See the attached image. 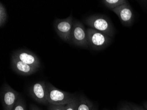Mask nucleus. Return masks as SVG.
I'll list each match as a JSON object with an SVG mask.
<instances>
[{
    "mask_svg": "<svg viewBox=\"0 0 147 110\" xmlns=\"http://www.w3.org/2000/svg\"><path fill=\"white\" fill-rule=\"evenodd\" d=\"M85 24L91 28L102 32L110 37L113 38L115 33V29L110 20L105 16L94 15L86 18Z\"/></svg>",
    "mask_w": 147,
    "mask_h": 110,
    "instance_id": "f257e3e1",
    "label": "nucleus"
},
{
    "mask_svg": "<svg viewBox=\"0 0 147 110\" xmlns=\"http://www.w3.org/2000/svg\"><path fill=\"white\" fill-rule=\"evenodd\" d=\"M46 97L49 104L56 105H68L76 97L74 94L57 88L49 82L46 83Z\"/></svg>",
    "mask_w": 147,
    "mask_h": 110,
    "instance_id": "f03ea898",
    "label": "nucleus"
},
{
    "mask_svg": "<svg viewBox=\"0 0 147 110\" xmlns=\"http://www.w3.org/2000/svg\"><path fill=\"white\" fill-rule=\"evenodd\" d=\"M86 31L88 45L93 49L102 50L111 43V38L102 32L91 28L87 29Z\"/></svg>",
    "mask_w": 147,
    "mask_h": 110,
    "instance_id": "7ed1b4c3",
    "label": "nucleus"
},
{
    "mask_svg": "<svg viewBox=\"0 0 147 110\" xmlns=\"http://www.w3.org/2000/svg\"><path fill=\"white\" fill-rule=\"evenodd\" d=\"M70 42L79 47L89 46L86 30L82 23L76 20L73 21Z\"/></svg>",
    "mask_w": 147,
    "mask_h": 110,
    "instance_id": "20e7f679",
    "label": "nucleus"
},
{
    "mask_svg": "<svg viewBox=\"0 0 147 110\" xmlns=\"http://www.w3.org/2000/svg\"><path fill=\"white\" fill-rule=\"evenodd\" d=\"M73 21V16L71 15L65 19H57L54 22V29L58 35L67 43H70Z\"/></svg>",
    "mask_w": 147,
    "mask_h": 110,
    "instance_id": "39448f33",
    "label": "nucleus"
},
{
    "mask_svg": "<svg viewBox=\"0 0 147 110\" xmlns=\"http://www.w3.org/2000/svg\"><path fill=\"white\" fill-rule=\"evenodd\" d=\"M20 94L7 83H4L1 90V99L4 110H12Z\"/></svg>",
    "mask_w": 147,
    "mask_h": 110,
    "instance_id": "423d86ee",
    "label": "nucleus"
},
{
    "mask_svg": "<svg viewBox=\"0 0 147 110\" xmlns=\"http://www.w3.org/2000/svg\"><path fill=\"white\" fill-rule=\"evenodd\" d=\"M111 11L118 16L123 25L130 26L133 24L134 21V14L129 2Z\"/></svg>",
    "mask_w": 147,
    "mask_h": 110,
    "instance_id": "0eeeda50",
    "label": "nucleus"
},
{
    "mask_svg": "<svg viewBox=\"0 0 147 110\" xmlns=\"http://www.w3.org/2000/svg\"><path fill=\"white\" fill-rule=\"evenodd\" d=\"M29 93L31 97L37 102L43 105L49 104L46 97V83L40 81L34 83L30 87Z\"/></svg>",
    "mask_w": 147,
    "mask_h": 110,
    "instance_id": "6e6552de",
    "label": "nucleus"
},
{
    "mask_svg": "<svg viewBox=\"0 0 147 110\" xmlns=\"http://www.w3.org/2000/svg\"><path fill=\"white\" fill-rule=\"evenodd\" d=\"M12 56L23 62L30 66L39 68L41 67L40 61L35 54L29 50L21 49L16 50Z\"/></svg>",
    "mask_w": 147,
    "mask_h": 110,
    "instance_id": "1a4fd4ad",
    "label": "nucleus"
},
{
    "mask_svg": "<svg viewBox=\"0 0 147 110\" xmlns=\"http://www.w3.org/2000/svg\"><path fill=\"white\" fill-rule=\"evenodd\" d=\"M11 67L16 72L24 76H28L35 73L39 69L26 64L13 56L11 58Z\"/></svg>",
    "mask_w": 147,
    "mask_h": 110,
    "instance_id": "9d476101",
    "label": "nucleus"
},
{
    "mask_svg": "<svg viewBox=\"0 0 147 110\" xmlns=\"http://www.w3.org/2000/svg\"><path fill=\"white\" fill-rule=\"evenodd\" d=\"M93 107V103L85 96L78 98L77 110H92Z\"/></svg>",
    "mask_w": 147,
    "mask_h": 110,
    "instance_id": "9b49d317",
    "label": "nucleus"
},
{
    "mask_svg": "<svg viewBox=\"0 0 147 110\" xmlns=\"http://www.w3.org/2000/svg\"><path fill=\"white\" fill-rule=\"evenodd\" d=\"M101 1L105 6L111 10L128 2V1L125 0H103Z\"/></svg>",
    "mask_w": 147,
    "mask_h": 110,
    "instance_id": "f8f14e48",
    "label": "nucleus"
},
{
    "mask_svg": "<svg viewBox=\"0 0 147 110\" xmlns=\"http://www.w3.org/2000/svg\"><path fill=\"white\" fill-rule=\"evenodd\" d=\"M8 18L6 9L1 2L0 3V26L2 27L5 24Z\"/></svg>",
    "mask_w": 147,
    "mask_h": 110,
    "instance_id": "ddd939ff",
    "label": "nucleus"
},
{
    "mask_svg": "<svg viewBox=\"0 0 147 110\" xmlns=\"http://www.w3.org/2000/svg\"><path fill=\"white\" fill-rule=\"evenodd\" d=\"M12 110H26L25 102L20 95Z\"/></svg>",
    "mask_w": 147,
    "mask_h": 110,
    "instance_id": "4468645a",
    "label": "nucleus"
},
{
    "mask_svg": "<svg viewBox=\"0 0 147 110\" xmlns=\"http://www.w3.org/2000/svg\"><path fill=\"white\" fill-rule=\"evenodd\" d=\"M78 101V98L77 97H76L73 101L66 105L65 110H77Z\"/></svg>",
    "mask_w": 147,
    "mask_h": 110,
    "instance_id": "2eb2a0df",
    "label": "nucleus"
},
{
    "mask_svg": "<svg viewBox=\"0 0 147 110\" xmlns=\"http://www.w3.org/2000/svg\"><path fill=\"white\" fill-rule=\"evenodd\" d=\"M67 105H50L48 110H65Z\"/></svg>",
    "mask_w": 147,
    "mask_h": 110,
    "instance_id": "dca6fc26",
    "label": "nucleus"
},
{
    "mask_svg": "<svg viewBox=\"0 0 147 110\" xmlns=\"http://www.w3.org/2000/svg\"><path fill=\"white\" fill-rule=\"evenodd\" d=\"M132 110H147L143 108L142 107L139 106L137 105H134V104H129Z\"/></svg>",
    "mask_w": 147,
    "mask_h": 110,
    "instance_id": "f3484780",
    "label": "nucleus"
},
{
    "mask_svg": "<svg viewBox=\"0 0 147 110\" xmlns=\"http://www.w3.org/2000/svg\"><path fill=\"white\" fill-rule=\"evenodd\" d=\"M119 110H132V109L129 106V104H126L123 105Z\"/></svg>",
    "mask_w": 147,
    "mask_h": 110,
    "instance_id": "a211bd4d",
    "label": "nucleus"
},
{
    "mask_svg": "<svg viewBox=\"0 0 147 110\" xmlns=\"http://www.w3.org/2000/svg\"><path fill=\"white\" fill-rule=\"evenodd\" d=\"M30 110H41V109L39 108L37 106L34 105H30Z\"/></svg>",
    "mask_w": 147,
    "mask_h": 110,
    "instance_id": "6ab92c4d",
    "label": "nucleus"
},
{
    "mask_svg": "<svg viewBox=\"0 0 147 110\" xmlns=\"http://www.w3.org/2000/svg\"><path fill=\"white\" fill-rule=\"evenodd\" d=\"M144 106V108L146 109V110H147V102L144 103L143 104Z\"/></svg>",
    "mask_w": 147,
    "mask_h": 110,
    "instance_id": "aec40b11",
    "label": "nucleus"
},
{
    "mask_svg": "<svg viewBox=\"0 0 147 110\" xmlns=\"http://www.w3.org/2000/svg\"><path fill=\"white\" fill-rule=\"evenodd\" d=\"M92 110H98L97 109V107H93V108H92Z\"/></svg>",
    "mask_w": 147,
    "mask_h": 110,
    "instance_id": "412c9836",
    "label": "nucleus"
}]
</instances>
